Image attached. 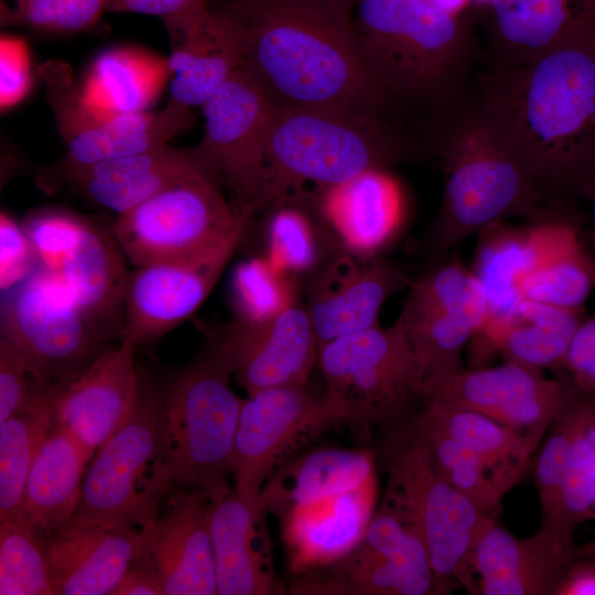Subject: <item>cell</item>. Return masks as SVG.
Wrapping results in <instances>:
<instances>
[{
  "instance_id": "1",
  "label": "cell",
  "mask_w": 595,
  "mask_h": 595,
  "mask_svg": "<svg viewBox=\"0 0 595 595\" xmlns=\"http://www.w3.org/2000/svg\"><path fill=\"white\" fill-rule=\"evenodd\" d=\"M473 99L547 204L595 178V32L513 66H480Z\"/></svg>"
},
{
  "instance_id": "2",
  "label": "cell",
  "mask_w": 595,
  "mask_h": 595,
  "mask_svg": "<svg viewBox=\"0 0 595 595\" xmlns=\"http://www.w3.org/2000/svg\"><path fill=\"white\" fill-rule=\"evenodd\" d=\"M353 24L387 112L424 140L470 100L482 66L475 6L451 14L428 0H359Z\"/></svg>"
},
{
  "instance_id": "3",
  "label": "cell",
  "mask_w": 595,
  "mask_h": 595,
  "mask_svg": "<svg viewBox=\"0 0 595 595\" xmlns=\"http://www.w3.org/2000/svg\"><path fill=\"white\" fill-rule=\"evenodd\" d=\"M225 8L241 31V65L274 107L388 113L359 57L354 8L329 0H231Z\"/></svg>"
},
{
  "instance_id": "4",
  "label": "cell",
  "mask_w": 595,
  "mask_h": 595,
  "mask_svg": "<svg viewBox=\"0 0 595 595\" xmlns=\"http://www.w3.org/2000/svg\"><path fill=\"white\" fill-rule=\"evenodd\" d=\"M429 152L443 175L441 205L421 242L430 260L495 223L511 217L539 221L560 209L539 195L473 96L433 131Z\"/></svg>"
},
{
  "instance_id": "5",
  "label": "cell",
  "mask_w": 595,
  "mask_h": 595,
  "mask_svg": "<svg viewBox=\"0 0 595 595\" xmlns=\"http://www.w3.org/2000/svg\"><path fill=\"white\" fill-rule=\"evenodd\" d=\"M430 156L424 139L388 113L338 107H275L266 208L366 171Z\"/></svg>"
},
{
  "instance_id": "6",
  "label": "cell",
  "mask_w": 595,
  "mask_h": 595,
  "mask_svg": "<svg viewBox=\"0 0 595 595\" xmlns=\"http://www.w3.org/2000/svg\"><path fill=\"white\" fill-rule=\"evenodd\" d=\"M215 339L154 386L161 456L171 489L199 490L217 501L232 487L235 437L242 399Z\"/></svg>"
},
{
  "instance_id": "7",
  "label": "cell",
  "mask_w": 595,
  "mask_h": 595,
  "mask_svg": "<svg viewBox=\"0 0 595 595\" xmlns=\"http://www.w3.org/2000/svg\"><path fill=\"white\" fill-rule=\"evenodd\" d=\"M391 432L383 448L388 486L382 501L399 510L419 532L444 585L453 589L458 584L478 594L470 559L494 517L442 477L405 422Z\"/></svg>"
},
{
  "instance_id": "8",
  "label": "cell",
  "mask_w": 595,
  "mask_h": 595,
  "mask_svg": "<svg viewBox=\"0 0 595 595\" xmlns=\"http://www.w3.org/2000/svg\"><path fill=\"white\" fill-rule=\"evenodd\" d=\"M317 365L325 394L360 439L367 440L377 428L401 425L421 403L423 379L400 315L387 327L377 325L326 343Z\"/></svg>"
},
{
  "instance_id": "9",
  "label": "cell",
  "mask_w": 595,
  "mask_h": 595,
  "mask_svg": "<svg viewBox=\"0 0 595 595\" xmlns=\"http://www.w3.org/2000/svg\"><path fill=\"white\" fill-rule=\"evenodd\" d=\"M172 491L161 456L154 386L142 374L126 422L96 451L71 520L141 529Z\"/></svg>"
},
{
  "instance_id": "10",
  "label": "cell",
  "mask_w": 595,
  "mask_h": 595,
  "mask_svg": "<svg viewBox=\"0 0 595 595\" xmlns=\"http://www.w3.org/2000/svg\"><path fill=\"white\" fill-rule=\"evenodd\" d=\"M0 323V337L21 353L44 393H57L110 347L60 277L43 267L2 294Z\"/></svg>"
},
{
  "instance_id": "11",
  "label": "cell",
  "mask_w": 595,
  "mask_h": 595,
  "mask_svg": "<svg viewBox=\"0 0 595 595\" xmlns=\"http://www.w3.org/2000/svg\"><path fill=\"white\" fill-rule=\"evenodd\" d=\"M206 169L119 215L113 236L136 267L193 258L244 234L253 215L239 213Z\"/></svg>"
},
{
  "instance_id": "12",
  "label": "cell",
  "mask_w": 595,
  "mask_h": 595,
  "mask_svg": "<svg viewBox=\"0 0 595 595\" xmlns=\"http://www.w3.org/2000/svg\"><path fill=\"white\" fill-rule=\"evenodd\" d=\"M47 102L66 147L54 175L66 181L95 164L167 144L194 122L193 109L172 101L156 112L115 113L83 98L71 67L60 61L41 65Z\"/></svg>"
},
{
  "instance_id": "13",
  "label": "cell",
  "mask_w": 595,
  "mask_h": 595,
  "mask_svg": "<svg viewBox=\"0 0 595 595\" xmlns=\"http://www.w3.org/2000/svg\"><path fill=\"white\" fill-rule=\"evenodd\" d=\"M450 589L436 576L419 532L382 501L357 547L338 561L293 575L294 595H442Z\"/></svg>"
},
{
  "instance_id": "14",
  "label": "cell",
  "mask_w": 595,
  "mask_h": 595,
  "mask_svg": "<svg viewBox=\"0 0 595 595\" xmlns=\"http://www.w3.org/2000/svg\"><path fill=\"white\" fill-rule=\"evenodd\" d=\"M198 154L239 213L264 209L269 187L267 149L275 107L242 65L202 106Z\"/></svg>"
},
{
  "instance_id": "15",
  "label": "cell",
  "mask_w": 595,
  "mask_h": 595,
  "mask_svg": "<svg viewBox=\"0 0 595 595\" xmlns=\"http://www.w3.org/2000/svg\"><path fill=\"white\" fill-rule=\"evenodd\" d=\"M400 316L425 382L463 369V348L483 331L489 310L473 270L450 252L412 279Z\"/></svg>"
},
{
  "instance_id": "16",
  "label": "cell",
  "mask_w": 595,
  "mask_h": 595,
  "mask_svg": "<svg viewBox=\"0 0 595 595\" xmlns=\"http://www.w3.org/2000/svg\"><path fill=\"white\" fill-rule=\"evenodd\" d=\"M342 423L336 404L325 392L312 393L306 383L248 394L242 399L236 430L234 486L260 490L279 467Z\"/></svg>"
},
{
  "instance_id": "17",
  "label": "cell",
  "mask_w": 595,
  "mask_h": 595,
  "mask_svg": "<svg viewBox=\"0 0 595 595\" xmlns=\"http://www.w3.org/2000/svg\"><path fill=\"white\" fill-rule=\"evenodd\" d=\"M565 391L564 383L542 370L505 361L425 381L421 399L483 414L540 443Z\"/></svg>"
},
{
  "instance_id": "18",
  "label": "cell",
  "mask_w": 595,
  "mask_h": 595,
  "mask_svg": "<svg viewBox=\"0 0 595 595\" xmlns=\"http://www.w3.org/2000/svg\"><path fill=\"white\" fill-rule=\"evenodd\" d=\"M213 506L203 491L176 488L158 516L140 529V548L132 564L153 574L163 595L217 594Z\"/></svg>"
},
{
  "instance_id": "19",
  "label": "cell",
  "mask_w": 595,
  "mask_h": 595,
  "mask_svg": "<svg viewBox=\"0 0 595 595\" xmlns=\"http://www.w3.org/2000/svg\"><path fill=\"white\" fill-rule=\"evenodd\" d=\"M244 234L206 253L137 267L129 274L120 340L151 343L203 305Z\"/></svg>"
},
{
  "instance_id": "20",
  "label": "cell",
  "mask_w": 595,
  "mask_h": 595,
  "mask_svg": "<svg viewBox=\"0 0 595 595\" xmlns=\"http://www.w3.org/2000/svg\"><path fill=\"white\" fill-rule=\"evenodd\" d=\"M407 269L378 253L339 249L312 274L305 307L318 349L378 325L385 302L409 288Z\"/></svg>"
},
{
  "instance_id": "21",
  "label": "cell",
  "mask_w": 595,
  "mask_h": 595,
  "mask_svg": "<svg viewBox=\"0 0 595 595\" xmlns=\"http://www.w3.org/2000/svg\"><path fill=\"white\" fill-rule=\"evenodd\" d=\"M209 335L248 394L273 387L306 383L318 359L315 332L301 301L268 321L234 318Z\"/></svg>"
},
{
  "instance_id": "22",
  "label": "cell",
  "mask_w": 595,
  "mask_h": 595,
  "mask_svg": "<svg viewBox=\"0 0 595 595\" xmlns=\"http://www.w3.org/2000/svg\"><path fill=\"white\" fill-rule=\"evenodd\" d=\"M477 11L484 67L526 63L595 32V0H490Z\"/></svg>"
},
{
  "instance_id": "23",
  "label": "cell",
  "mask_w": 595,
  "mask_h": 595,
  "mask_svg": "<svg viewBox=\"0 0 595 595\" xmlns=\"http://www.w3.org/2000/svg\"><path fill=\"white\" fill-rule=\"evenodd\" d=\"M268 513L259 489L234 486L214 501L210 534L218 595L284 593L274 570Z\"/></svg>"
},
{
  "instance_id": "24",
  "label": "cell",
  "mask_w": 595,
  "mask_h": 595,
  "mask_svg": "<svg viewBox=\"0 0 595 595\" xmlns=\"http://www.w3.org/2000/svg\"><path fill=\"white\" fill-rule=\"evenodd\" d=\"M136 346L119 340L54 396V420L94 454L126 422L138 400L142 372Z\"/></svg>"
},
{
  "instance_id": "25",
  "label": "cell",
  "mask_w": 595,
  "mask_h": 595,
  "mask_svg": "<svg viewBox=\"0 0 595 595\" xmlns=\"http://www.w3.org/2000/svg\"><path fill=\"white\" fill-rule=\"evenodd\" d=\"M170 39V101L193 109L242 64V36L224 7L163 20Z\"/></svg>"
},
{
  "instance_id": "26",
  "label": "cell",
  "mask_w": 595,
  "mask_h": 595,
  "mask_svg": "<svg viewBox=\"0 0 595 595\" xmlns=\"http://www.w3.org/2000/svg\"><path fill=\"white\" fill-rule=\"evenodd\" d=\"M377 497L376 477L296 506L278 519L292 575L327 566L354 550L377 509Z\"/></svg>"
},
{
  "instance_id": "27",
  "label": "cell",
  "mask_w": 595,
  "mask_h": 595,
  "mask_svg": "<svg viewBox=\"0 0 595 595\" xmlns=\"http://www.w3.org/2000/svg\"><path fill=\"white\" fill-rule=\"evenodd\" d=\"M42 544L54 595H106L134 561L140 529L69 520Z\"/></svg>"
},
{
  "instance_id": "28",
  "label": "cell",
  "mask_w": 595,
  "mask_h": 595,
  "mask_svg": "<svg viewBox=\"0 0 595 595\" xmlns=\"http://www.w3.org/2000/svg\"><path fill=\"white\" fill-rule=\"evenodd\" d=\"M314 207L338 249L377 253L403 216V194L389 170L366 171L311 193Z\"/></svg>"
},
{
  "instance_id": "29",
  "label": "cell",
  "mask_w": 595,
  "mask_h": 595,
  "mask_svg": "<svg viewBox=\"0 0 595 595\" xmlns=\"http://www.w3.org/2000/svg\"><path fill=\"white\" fill-rule=\"evenodd\" d=\"M576 204L528 223L530 257L517 283L522 299L582 309L595 286V259L578 236Z\"/></svg>"
},
{
  "instance_id": "30",
  "label": "cell",
  "mask_w": 595,
  "mask_h": 595,
  "mask_svg": "<svg viewBox=\"0 0 595 595\" xmlns=\"http://www.w3.org/2000/svg\"><path fill=\"white\" fill-rule=\"evenodd\" d=\"M574 553L539 529L517 538L496 521L472 553L470 565L483 595H555Z\"/></svg>"
},
{
  "instance_id": "31",
  "label": "cell",
  "mask_w": 595,
  "mask_h": 595,
  "mask_svg": "<svg viewBox=\"0 0 595 595\" xmlns=\"http://www.w3.org/2000/svg\"><path fill=\"white\" fill-rule=\"evenodd\" d=\"M203 169L196 147L164 144L86 167L65 182L91 203L122 215Z\"/></svg>"
},
{
  "instance_id": "32",
  "label": "cell",
  "mask_w": 595,
  "mask_h": 595,
  "mask_svg": "<svg viewBox=\"0 0 595 595\" xmlns=\"http://www.w3.org/2000/svg\"><path fill=\"white\" fill-rule=\"evenodd\" d=\"M94 453L54 420L26 478L15 521L43 542L73 517Z\"/></svg>"
},
{
  "instance_id": "33",
  "label": "cell",
  "mask_w": 595,
  "mask_h": 595,
  "mask_svg": "<svg viewBox=\"0 0 595 595\" xmlns=\"http://www.w3.org/2000/svg\"><path fill=\"white\" fill-rule=\"evenodd\" d=\"M115 236L85 220L57 274L88 320L110 340L121 337L129 274Z\"/></svg>"
},
{
  "instance_id": "34",
  "label": "cell",
  "mask_w": 595,
  "mask_h": 595,
  "mask_svg": "<svg viewBox=\"0 0 595 595\" xmlns=\"http://www.w3.org/2000/svg\"><path fill=\"white\" fill-rule=\"evenodd\" d=\"M369 448L323 447L301 453L279 467L262 485L261 499L280 519L292 508L363 486L376 478Z\"/></svg>"
},
{
  "instance_id": "35",
  "label": "cell",
  "mask_w": 595,
  "mask_h": 595,
  "mask_svg": "<svg viewBox=\"0 0 595 595\" xmlns=\"http://www.w3.org/2000/svg\"><path fill=\"white\" fill-rule=\"evenodd\" d=\"M581 312L520 299L490 317L480 333L507 363L539 370L559 368L582 323Z\"/></svg>"
},
{
  "instance_id": "36",
  "label": "cell",
  "mask_w": 595,
  "mask_h": 595,
  "mask_svg": "<svg viewBox=\"0 0 595 595\" xmlns=\"http://www.w3.org/2000/svg\"><path fill=\"white\" fill-rule=\"evenodd\" d=\"M171 68L169 58L137 47H116L100 53L79 83L90 106L115 113L148 111L162 93Z\"/></svg>"
},
{
  "instance_id": "37",
  "label": "cell",
  "mask_w": 595,
  "mask_h": 595,
  "mask_svg": "<svg viewBox=\"0 0 595 595\" xmlns=\"http://www.w3.org/2000/svg\"><path fill=\"white\" fill-rule=\"evenodd\" d=\"M415 415L480 456L511 489L539 442L483 414L421 399Z\"/></svg>"
},
{
  "instance_id": "38",
  "label": "cell",
  "mask_w": 595,
  "mask_h": 595,
  "mask_svg": "<svg viewBox=\"0 0 595 595\" xmlns=\"http://www.w3.org/2000/svg\"><path fill=\"white\" fill-rule=\"evenodd\" d=\"M54 396L39 391L0 422V521L18 512L32 464L54 424Z\"/></svg>"
},
{
  "instance_id": "39",
  "label": "cell",
  "mask_w": 595,
  "mask_h": 595,
  "mask_svg": "<svg viewBox=\"0 0 595 595\" xmlns=\"http://www.w3.org/2000/svg\"><path fill=\"white\" fill-rule=\"evenodd\" d=\"M267 257L293 277L313 274L323 263V241L333 242L309 194L267 207Z\"/></svg>"
},
{
  "instance_id": "40",
  "label": "cell",
  "mask_w": 595,
  "mask_h": 595,
  "mask_svg": "<svg viewBox=\"0 0 595 595\" xmlns=\"http://www.w3.org/2000/svg\"><path fill=\"white\" fill-rule=\"evenodd\" d=\"M478 236L472 270L484 289L490 318L522 299L517 283L529 263V227L504 220L482 229Z\"/></svg>"
},
{
  "instance_id": "41",
  "label": "cell",
  "mask_w": 595,
  "mask_h": 595,
  "mask_svg": "<svg viewBox=\"0 0 595 595\" xmlns=\"http://www.w3.org/2000/svg\"><path fill=\"white\" fill-rule=\"evenodd\" d=\"M426 447L442 477L479 510L493 516L510 488L472 448L414 414L405 421Z\"/></svg>"
},
{
  "instance_id": "42",
  "label": "cell",
  "mask_w": 595,
  "mask_h": 595,
  "mask_svg": "<svg viewBox=\"0 0 595 595\" xmlns=\"http://www.w3.org/2000/svg\"><path fill=\"white\" fill-rule=\"evenodd\" d=\"M569 392L573 405L572 447L558 534L561 543L574 551L577 526L595 518V447L588 432L593 393L574 386L569 387Z\"/></svg>"
},
{
  "instance_id": "43",
  "label": "cell",
  "mask_w": 595,
  "mask_h": 595,
  "mask_svg": "<svg viewBox=\"0 0 595 595\" xmlns=\"http://www.w3.org/2000/svg\"><path fill=\"white\" fill-rule=\"evenodd\" d=\"M235 320L263 322L299 302L295 277L267 256L239 262L231 278Z\"/></svg>"
},
{
  "instance_id": "44",
  "label": "cell",
  "mask_w": 595,
  "mask_h": 595,
  "mask_svg": "<svg viewBox=\"0 0 595 595\" xmlns=\"http://www.w3.org/2000/svg\"><path fill=\"white\" fill-rule=\"evenodd\" d=\"M572 430L573 405L569 387H566L563 403L548 430L549 434L539 454L536 468V487L542 517L539 529L552 536L563 548L565 547L561 543L558 531L572 447Z\"/></svg>"
},
{
  "instance_id": "45",
  "label": "cell",
  "mask_w": 595,
  "mask_h": 595,
  "mask_svg": "<svg viewBox=\"0 0 595 595\" xmlns=\"http://www.w3.org/2000/svg\"><path fill=\"white\" fill-rule=\"evenodd\" d=\"M0 594L54 595L41 540L15 520L0 521Z\"/></svg>"
},
{
  "instance_id": "46",
  "label": "cell",
  "mask_w": 595,
  "mask_h": 595,
  "mask_svg": "<svg viewBox=\"0 0 595 595\" xmlns=\"http://www.w3.org/2000/svg\"><path fill=\"white\" fill-rule=\"evenodd\" d=\"M110 0H17L13 9L1 7L4 24H22L53 34H74L93 29Z\"/></svg>"
},
{
  "instance_id": "47",
  "label": "cell",
  "mask_w": 595,
  "mask_h": 595,
  "mask_svg": "<svg viewBox=\"0 0 595 595\" xmlns=\"http://www.w3.org/2000/svg\"><path fill=\"white\" fill-rule=\"evenodd\" d=\"M85 220L63 210H40L29 216L23 228L41 266L58 274L75 246Z\"/></svg>"
},
{
  "instance_id": "48",
  "label": "cell",
  "mask_w": 595,
  "mask_h": 595,
  "mask_svg": "<svg viewBox=\"0 0 595 595\" xmlns=\"http://www.w3.org/2000/svg\"><path fill=\"white\" fill-rule=\"evenodd\" d=\"M41 266L22 225L0 215V289L2 294L30 278Z\"/></svg>"
},
{
  "instance_id": "49",
  "label": "cell",
  "mask_w": 595,
  "mask_h": 595,
  "mask_svg": "<svg viewBox=\"0 0 595 595\" xmlns=\"http://www.w3.org/2000/svg\"><path fill=\"white\" fill-rule=\"evenodd\" d=\"M36 392L24 357L0 337V422L24 408Z\"/></svg>"
},
{
  "instance_id": "50",
  "label": "cell",
  "mask_w": 595,
  "mask_h": 595,
  "mask_svg": "<svg viewBox=\"0 0 595 595\" xmlns=\"http://www.w3.org/2000/svg\"><path fill=\"white\" fill-rule=\"evenodd\" d=\"M32 74L30 57L23 41L2 36L0 41V105L8 109L30 91Z\"/></svg>"
},
{
  "instance_id": "51",
  "label": "cell",
  "mask_w": 595,
  "mask_h": 595,
  "mask_svg": "<svg viewBox=\"0 0 595 595\" xmlns=\"http://www.w3.org/2000/svg\"><path fill=\"white\" fill-rule=\"evenodd\" d=\"M559 368H564L577 389L595 393V317L582 321Z\"/></svg>"
},
{
  "instance_id": "52",
  "label": "cell",
  "mask_w": 595,
  "mask_h": 595,
  "mask_svg": "<svg viewBox=\"0 0 595 595\" xmlns=\"http://www.w3.org/2000/svg\"><path fill=\"white\" fill-rule=\"evenodd\" d=\"M213 0H110L108 11L136 12L162 20L193 14L210 7Z\"/></svg>"
},
{
  "instance_id": "53",
  "label": "cell",
  "mask_w": 595,
  "mask_h": 595,
  "mask_svg": "<svg viewBox=\"0 0 595 595\" xmlns=\"http://www.w3.org/2000/svg\"><path fill=\"white\" fill-rule=\"evenodd\" d=\"M555 595H595V560L574 558Z\"/></svg>"
},
{
  "instance_id": "54",
  "label": "cell",
  "mask_w": 595,
  "mask_h": 595,
  "mask_svg": "<svg viewBox=\"0 0 595 595\" xmlns=\"http://www.w3.org/2000/svg\"><path fill=\"white\" fill-rule=\"evenodd\" d=\"M110 595H163V592L153 574L131 564Z\"/></svg>"
},
{
  "instance_id": "55",
  "label": "cell",
  "mask_w": 595,
  "mask_h": 595,
  "mask_svg": "<svg viewBox=\"0 0 595 595\" xmlns=\"http://www.w3.org/2000/svg\"><path fill=\"white\" fill-rule=\"evenodd\" d=\"M433 6L451 14H462L473 7V0H428Z\"/></svg>"
},
{
  "instance_id": "56",
  "label": "cell",
  "mask_w": 595,
  "mask_h": 595,
  "mask_svg": "<svg viewBox=\"0 0 595 595\" xmlns=\"http://www.w3.org/2000/svg\"><path fill=\"white\" fill-rule=\"evenodd\" d=\"M580 199L586 201L592 210V240L595 245V178L582 191Z\"/></svg>"
},
{
  "instance_id": "57",
  "label": "cell",
  "mask_w": 595,
  "mask_h": 595,
  "mask_svg": "<svg viewBox=\"0 0 595 595\" xmlns=\"http://www.w3.org/2000/svg\"><path fill=\"white\" fill-rule=\"evenodd\" d=\"M574 558L595 560V537L589 542L575 547Z\"/></svg>"
},
{
  "instance_id": "58",
  "label": "cell",
  "mask_w": 595,
  "mask_h": 595,
  "mask_svg": "<svg viewBox=\"0 0 595 595\" xmlns=\"http://www.w3.org/2000/svg\"><path fill=\"white\" fill-rule=\"evenodd\" d=\"M329 1L343 4V6H346V7L355 8L356 3L359 0H329Z\"/></svg>"
},
{
  "instance_id": "59",
  "label": "cell",
  "mask_w": 595,
  "mask_h": 595,
  "mask_svg": "<svg viewBox=\"0 0 595 595\" xmlns=\"http://www.w3.org/2000/svg\"><path fill=\"white\" fill-rule=\"evenodd\" d=\"M490 0H473V6L476 8H482L487 4Z\"/></svg>"
}]
</instances>
